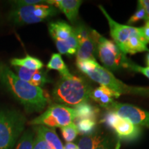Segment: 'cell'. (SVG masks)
<instances>
[{
    "instance_id": "6da1fadb",
    "label": "cell",
    "mask_w": 149,
    "mask_h": 149,
    "mask_svg": "<svg viewBox=\"0 0 149 149\" xmlns=\"http://www.w3.org/2000/svg\"><path fill=\"white\" fill-rule=\"evenodd\" d=\"M0 82L23 106L26 113H39L48 104V97L42 88L20 79L8 66L1 64Z\"/></svg>"
},
{
    "instance_id": "7a4b0ae2",
    "label": "cell",
    "mask_w": 149,
    "mask_h": 149,
    "mask_svg": "<svg viewBox=\"0 0 149 149\" xmlns=\"http://www.w3.org/2000/svg\"><path fill=\"white\" fill-rule=\"evenodd\" d=\"M80 71L100 85L105 86L121 95L149 96V87H139L128 86L117 79L114 74L104 66H100L96 60L76 61Z\"/></svg>"
},
{
    "instance_id": "3957f363",
    "label": "cell",
    "mask_w": 149,
    "mask_h": 149,
    "mask_svg": "<svg viewBox=\"0 0 149 149\" xmlns=\"http://www.w3.org/2000/svg\"><path fill=\"white\" fill-rule=\"evenodd\" d=\"M92 91L84 79L70 74L57 81L52 91V97L59 104L74 108L88 102Z\"/></svg>"
},
{
    "instance_id": "277c9868",
    "label": "cell",
    "mask_w": 149,
    "mask_h": 149,
    "mask_svg": "<svg viewBox=\"0 0 149 149\" xmlns=\"http://www.w3.org/2000/svg\"><path fill=\"white\" fill-rule=\"evenodd\" d=\"M26 117L15 110L0 111V149H12L23 133Z\"/></svg>"
},
{
    "instance_id": "5b68a950",
    "label": "cell",
    "mask_w": 149,
    "mask_h": 149,
    "mask_svg": "<svg viewBox=\"0 0 149 149\" xmlns=\"http://www.w3.org/2000/svg\"><path fill=\"white\" fill-rule=\"evenodd\" d=\"M97 43V53L104 67L109 71H116L120 68H127L131 61L123 53L112 41L105 38L93 30Z\"/></svg>"
},
{
    "instance_id": "8992f818",
    "label": "cell",
    "mask_w": 149,
    "mask_h": 149,
    "mask_svg": "<svg viewBox=\"0 0 149 149\" xmlns=\"http://www.w3.org/2000/svg\"><path fill=\"white\" fill-rule=\"evenodd\" d=\"M59 13V10L53 6L39 3L16 7L9 15V19L15 24L26 25L44 22Z\"/></svg>"
},
{
    "instance_id": "52a82bcc",
    "label": "cell",
    "mask_w": 149,
    "mask_h": 149,
    "mask_svg": "<svg viewBox=\"0 0 149 149\" xmlns=\"http://www.w3.org/2000/svg\"><path fill=\"white\" fill-rule=\"evenodd\" d=\"M76 119L74 109L59 104L49 106L46 111L29 122L31 125L44 126L55 128L69 125Z\"/></svg>"
},
{
    "instance_id": "ba28073f",
    "label": "cell",
    "mask_w": 149,
    "mask_h": 149,
    "mask_svg": "<svg viewBox=\"0 0 149 149\" xmlns=\"http://www.w3.org/2000/svg\"><path fill=\"white\" fill-rule=\"evenodd\" d=\"M73 29L79 42L76 61L95 60V53H97V43L93 30L87 29L84 25L77 26Z\"/></svg>"
},
{
    "instance_id": "9c48e42d",
    "label": "cell",
    "mask_w": 149,
    "mask_h": 149,
    "mask_svg": "<svg viewBox=\"0 0 149 149\" xmlns=\"http://www.w3.org/2000/svg\"><path fill=\"white\" fill-rule=\"evenodd\" d=\"M99 8L107 18L110 28V35L113 39V42L120 50L129 40L130 37L142 33L141 27L137 28L132 26L124 25V24H121L115 22L110 17L107 11L102 5L99 6Z\"/></svg>"
},
{
    "instance_id": "30bf717a",
    "label": "cell",
    "mask_w": 149,
    "mask_h": 149,
    "mask_svg": "<svg viewBox=\"0 0 149 149\" xmlns=\"http://www.w3.org/2000/svg\"><path fill=\"white\" fill-rule=\"evenodd\" d=\"M107 110L116 113L122 118L127 119L133 124L149 128V112L139 109L132 104L113 102L107 108Z\"/></svg>"
},
{
    "instance_id": "8fae6325",
    "label": "cell",
    "mask_w": 149,
    "mask_h": 149,
    "mask_svg": "<svg viewBox=\"0 0 149 149\" xmlns=\"http://www.w3.org/2000/svg\"><path fill=\"white\" fill-rule=\"evenodd\" d=\"M14 73L20 79L23 80L35 86L42 87L46 84L51 82V80L48 77L47 72L42 70H32L20 66H13Z\"/></svg>"
},
{
    "instance_id": "7c38bea8",
    "label": "cell",
    "mask_w": 149,
    "mask_h": 149,
    "mask_svg": "<svg viewBox=\"0 0 149 149\" xmlns=\"http://www.w3.org/2000/svg\"><path fill=\"white\" fill-rule=\"evenodd\" d=\"M118 137L123 141H133L137 140L141 135V128L133 124L127 119L120 117L113 128Z\"/></svg>"
},
{
    "instance_id": "4fadbf2b",
    "label": "cell",
    "mask_w": 149,
    "mask_h": 149,
    "mask_svg": "<svg viewBox=\"0 0 149 149\" xmlns=\"http://www.w3.org/2000/svg\"><path fill=\"white\" fill-rule=\"evenodd\" d=\"M48 4L53 6L65 15L71 23H74L79 14L82 1L80 0H48Z\"/></svg>"
},
{
    "instance_id": "5bb4252c",
    "label": "cell",
    "mask_w": 149,
    "mask_h": 149,
    "mask_svg": "<svg viewBox=\"0 0 149 149\" xmlns=\"http://www.w3.org/2000/svg\"><path fill=\"white\" fill-rule=\"evenodd\" d=\"M120 95L105 86L101 85L92 91L90 98L98 103L102 107L107 108L114 102L115 98H118Z\"/></svg>"
},
{
    "instance_id": "9a60e30c",
    "label": "cell",
    "mask_w": 149,
    "mask_h": 149,
    "mask_svg": "<svg viewBox=\"0 0 149 149\" xmlns=\"http://www.w3.org/2000/svg\"><path fill=\"white\" fill-rule=\"evenodd\" d=\"M48 31L54 41L65 40L73 33V27L66 22L57 21L49 24Z\"/></svg>"
},
{
    "instance_id": "2e32d148",
    "label": "cell",
    "mask_w": 149,
    "mask_h": 149,
    "mask_svg": "<svg viewBox=\"0 0 149 149\" xmlns=\"http://www.w3.org/2000/svg\"><path fill=\"white\" fill-rule=\"evenodd\" d=\"M147 44H148V42L145 40L141 33L140 34L130 37L129 40L121 49V51L125 55H127V54L134 55L137 53L148 51L149 49L147 47Z\"/></svg>"
},
{
    "instance_id": "e0dca14e",
    "label": "cell",
    "mask_w": 149,
    "mask_h": 149,
    "mask_svg": "<svg viewBox=\"0 0 149 149\" xmlns=\"http://www.w3.org/2000/svg\"><path fill=\"white\" fill-rule=\"evenodd\" d=\"M55 43L59 54L66 55H76L79 46V42L74 32V29L73 33L68 39L65 40H55Z\"/></svg>"
},
{
    "instance_id": "ac0fdd59",
    "label": "cell",
    "mask_w": 149,
    "mask_h": 149,
    "mask_svg": "<svg viewBox=\"0 0 149 149\" xmlns=\"http://www.w3.org/2000/svg\"><path fill=\"white\" fill-rule=\"evenodd\" d=\"M35 130L37 133L40 134L41 136L51 145L53 149H64V145L54 128H48L44 126H38L35 128Z\"/></svg>"
},
{
    "instance_id": "d6986e66",
    "label": "cell",
    "mask_w": 149,
    "mask_h": 149,
    "mask_svg": "<svg viewBox=\"0 0 149 149\" xmlns=\"http://www.w3.org/2000/svg\"><path fill=\"white\" fill-rule=\"evenodd\" d=\"M73 109L75 111L76 119L75 120H96L99 113V109L88 102H83V103L76 106Z\"/></svg>"
},
{
    "instance_id": "ffe728a7",
    "label": "cell",
    "mask_w": 149,
    "mask_h": 149,
    "mask_svg": "<svg viewBox=\"0 0 149 149\" xmlns=\"http://www.w3.org/2000/svg\"><path fill=\"white\" fill-rule=\"evenodd\" d=\"M10 64L13 66H20L29 70H42L44 64L40 59L26 55L23 58H13L10 60Z\"/></svg>"
},
{
    "instance_id": "44dd1931",
    "label": "cell",
    "mask_w": 149,
    "mask_h": 149,
    "mask_svg": "<svg viewBox=\"0 0 149 149\" xmlns=\"http://www.w3.org/2000/svg\"><path fill=\"white\" fill-rule=\"evenodd\" d=\"M105 137L103 133L100 131H95L91 135H84L78 142V149H95Z\"/></svg>"
},
{
    "instance_id": "7402d4cb",
    "label": "cell",
    "mask_w": 149,
    "mask_h": 149,
    "mask_svg": "<svg viewBox=\"0 0 149 149\" xmlns=\"http://www.w3.org/2000/svg\"><path fill=\"white\" fill-rule=\"evenodd\" d=\"M46 68L49 70L58 71L61 77H66L71 74L59 53H53L51 55V59L46 65Z\"/></svg>"
},
{
    "instance_id": "603a6c76",
    "label": "cell",
    "mask_w": 149,
    "mask_h": 149,
    "mask_svg": "<svg viewBox=\"0 0 149 149\" xmlns=\"http://www.w3.org/2000/svg\"><path fill=\"white\" fill-rule=\"evenodd\" d=\"M76 123L74 124L77 126L78 133L81 135H91L95 131L96 122L92 120H75Z\"/></svg>"
},
{
    "instance_id": "cb8c5ba5",
    "label": "cell",
    "mask_w": 149,
    "mask_h": 149,
    "mask_svg": "<svg viewBox=\"0 0 149 149\" xmlns=\"http://www.w3.org/2000/svg\"><path fill=\"white\" fill-rule=\"evenodd\" d=\"M35 142V134L31 130H26L19 139L15 149H33Z\"/></svg>"
},
{
    "instance_id": "d4e9b609",
    "label": "cell",
    "mask_w": 149,
    "mask_h": 149,
    "mask_svg": "<svg viewBox=\"0 0 149 149\" xmlns=\"http://www.w3.org/2000/svg\"><path fill=\"white\" fill-rule=\"evenodd\" d=\"M61 133L63 138L67 143L72 142L75 139L78 135L77 126L74 123H71L69 125L61 128Z\"/></svg>"
},
{
    "instance_id": "484cf974",
    "label": "cell",
    "mask_w": 149,
    "mask_h": 149,
    "mask_svg": "<svg viewBox=\"0 0 149 149\" xmlns=\"http://www.w3.org/2000/svg\"><path fill=\"white\" fill-rule=\"evenodd\" d=\"M141 20H146L147 21V15L144 8H143L139 3L137 2V8L133 15L130 17L127 24L128 26L133 25V24L137 23Z\"/></svg>"
},
{
    "instance_id": "4316f807",
    "label": "cell",
    "mask_w": 149,
    "mask_h": 149,
    "mask_svg": "<svg viewBox=\"0 0 149 149\" xmlns=\"http://www.w3.org/2000/svg\"><path fill=\"white\" fill-rule=\"evenodd\" d=\"M120 116L115 112L109 111L108 113H106L104 118L102 120V122L104 123L108 128L113 129L115 124H116L117 120L120 119Z\"/></svg>"
},
{
    "instance_id": "83f0119b",
    "label": "cell",
    "mask_w": 149,
    "mask_h": 149,
    "mask_svg": "<svg viewBox=\"0 0 149 149\" xmlns=\"http://www.w3.org/2000/svg\"><path fill=\"white\" fill-rule=\"evenodd\" d=\"M33 149H53L48 143L41 136L40 134L37 133L35 138L34 146Z\"/></svg>"
},
{
    "instance_id": "f1b7e54d",
    "label": "cell",
    "mask_w": 149,
    "mask_h": 149,
    "mask_svg": "<svg viewBox=\"0 0 149 149\" xmlns=\"http://www.w3.org/2000/svg\"><path fill=\"white\" fill-rule=\"evenodd\" d=\"M127 68L130 70H133V71L140 72V73L144 74V76H146V77L149 79V67L148 66L143 67V66H138V65L136 64L135 63H134L132 61H130Z\"/></svg>"
},
{
    "instance_id": "f546056e",
    "label": "cell",
    "mask_w": 149,
    "mask_h": 149,
    "mask_svg": "<svg viewBox=\"0 0 149 149\" xmlns=\"http://www.w3.org/2000/svg\"><path fill=\"white\" fill-rule=\"evenodd\" d=\"M17 7L24 6H31L35 4H39V3H45L46 1H42V0H20V1H13Z\"/></svg>"
},
{
    "instance_id": "4dcf8cb0",
    "label": "cell",
    "mask_w": 149,
    "mask_h": 149,
    "mask_svg": "<svg viewBox=\"0 0 149 149\" xmlns=\"http://www.w3.org/2000/svg\"><path fill=\"white\" fill-rule=\"evenodd\" d=\"M112 147H113L112 141L110 140L109 137L106 136L104 140L96 147L95 149H112Z\"/></svg>"
},
{
    "instance_id": "1f68e13d",
    "label": "cell",
    "mask_w": 149,
    "mask_h": 149,
    "mask_svg": "<svg viewBox=\"0 0 149 149\" xmlns=\"http://www.w3.org/2000/svg\"><path fill=\"white\" fill-rule=\"evenodd\" d=\"M141 31H142V34L144 39L147 42H149V20L146 22L144 26L141 27Z\"/></svg>"
},
{
    "instance_id": "d6a6232c",
    "label": "cell",
    "mask_w": 149,
    "mask_h": 149,
    "mask_svg": "<svg viewBox=\"0 0 149 149\" xmlns=\"http://www.w3.org/2000/svg\"><path fill=\"white\" fill-rule=\"evenodd\" d=\"M144 8L147 15V21L149 20V0H139L137 1Z\"/></svg>"
},
{
    "instance_id": "836d02e7",
    "label": "cell",
    "mask_w": 149,
    "mask_h": 149,
    "mask_svg": "<svg viewBox=\"0 0 149 149\" xmlns=\"http://www.w3.org/2000/svg\"><path fill=\"white\" fill-rule=\"evenodd\" d=\"M64 149H78L77 145H76L74 143L70 142V143H66L64 146Z\"/></svg>"
},
{
    "instance_id": "e575fe53",
    "label": "cell",
    "mask_w": 149,
    "mask_h": 149,
    "mask_svg": "<svg viewBox=\"0 0 149 149\" xmlns=\"http://www.w3.org/2000/svg\"><path fill=\"white\" fill-rule=\"evenodd\" d=\"M146 63L148 64V66L149 67V51H148V53L146 55Z\"/></svg>"
},
{
    "instance_id": "d590c367",
    "label": "cell",
    "mask_w": 149,
    "mask_h": 149,
    "mask_svg": "<svg viewBox=\"0 0 149 149\" xmlns=\"http://www.w3.org/2000/svg\"><path fill=\"white\" fill-rule=\"evenodd\" d=\"M148 43H149V42H148Z\"/></svg>"
}]
</instances>
